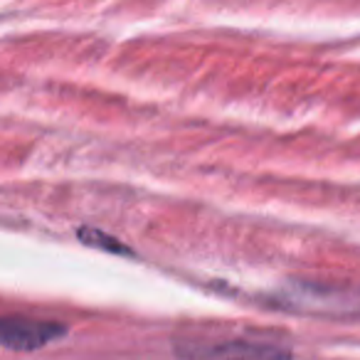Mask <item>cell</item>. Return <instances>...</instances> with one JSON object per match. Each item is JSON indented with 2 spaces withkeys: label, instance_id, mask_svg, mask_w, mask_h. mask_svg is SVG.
<instances>
[{
  "label": "cell",
  "instance_id": "cell-1",
  "mask_svg": "<svg viewBox=\"0 0 360 360\" xmlns=\"http://www.w3.org/2000/svg\"><path fill=\"white\" fill-rule=\"evenodd\" d=\"M186 360H286L289 350L266 340L232 335V338H188L175 343Z\"/></svg>",
  "mask_w": 360,
  "mask_h": 360
},
{
  "label": "cell",
  "instance_id": "cell-2",
  "mask_svg": "<svg viewBox=\"0 0 360 360\" xmlns=\"http://www.w3.org/2000/svg\"><path fill=\"white\" fill-rule=\"evenodd\" d=\"M67 326L47 319H30V316H6L0 326L3 345L11 350H37L62 338Z\"/></svg>",
  "mask_w": 360,
  "mask_h": 360
},
{
  "label": "cell",
  "instance_id": "cell-3",
  "mask_svg": "<svg viewBox=\"0 0 360 360\" xmlns=\"http://www.w3.org/2000/svg\"><path fill=\"white\" fill-rule=\"evenodd\" d=\"M77 235H79V240L84 242V245L101 247V250H109V252H129L124 245H121V242L109 240V235H104V232H96V230H79Z\"/></svg>",
  "mask_w": 360,
  "mask_h": 360
}]
</instances>
